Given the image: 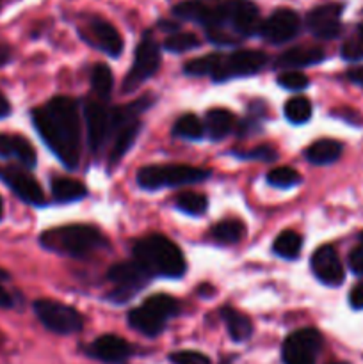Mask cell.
<instances>
[{
  "label": "cell",
  "instance_id": "cell-1",
  "mask_svg": "<svg viewBox=\"0 0 363 364\" xmlns=\"http://www.w3.org/2000/svg\"><path fill=\"white\" fill-rule=\"evenodd\" d=\"M174 16L194 21L217 46L238 45L260 31V11L251 0H184L173 7Z\"/></svg>",
  "mask_w": 363,
  "mask_h": 364
},
{
  "label": "cell",
  "instance_id": "cell-2",
  "mask_svg": "<svg viewBox=\"0 0 363 364\" xmlns=\"http://www.w3.org/2000/svg\"><path fill=\"white\" fill-rule=\"evenodd\" d=\"M32 123L60 164L68 169H77L80 162L78 103L70 96H56L46 105L32 110Z\"/></svg>",
  "mask_w": 363,
  "mask_h": 364
},
{
  "label": "cell",
  "instance_id": "cell-3",
  "mask_svg": "<svg viewBox=\"0 0 363 364\" xmlns=\"http://www.w3.org/2000/svg\"><path fill=\"white\" fill-rule=\"evenodd\" d=\"M134 259H137L153 277L178 279L187 270L184 252L164 235H149L134 244Z\"/></svg>",
  "mask_w": 363,
  "mask_h": 364
},
{
  "label": "cell",
  "instance_id": "cell-4",
  "mask_svg": "<svg viewBox=\"0 0 363 364\" xmlns=\"http://www.w3.org/2000/svg\"><path fill=\"white\" fill-rule=\"evenodd\" d=\"M39 244L46 251L56 255L84 258L93 251L105 247L103 235L89 224H66V226L50 228L39 235Z\"/></svg>",
  "mask_w": 363,
  "mask_h": 364
},
{
  "label": "cell",
  "instance_id": "cell-5",
  "mask_svg": "<svg viewBox=\"0 0 363 364\" xmlns=\"http://www.w3.org/2000/svg\"><path fill=\"white\" fill-rule=\"evenodd\" d=\"M152 105L149 98L135 100L128 105L110 109V134L109 141H112L109 151V162L116 164L127 155L128 149L135 142V137L141 132L139 116Z\"/></svg>",
  "mask_w": 363,
  "mask_h": 364
},
{
  "label": "cell",
  "instance_id": "cell-6",
  "mask_svg": "<svg viewBox=\"0 0 363 364\" xmlns=\"http://www.w3.org/2000/svg\"><path fill=\"white\" fill-rule=\"evenodd\" d=\"M178 313H180V304L177 299L166 294H157L128 313V323L137 333L155 338L166 329L167 322Z\"/></svg>",
  "mask_w": 363,
  "mask_h": 364
},
{
  "label": "cell",
  "instance_id": "cell-7",
  "mask_svg": "<svg viewBox=\"0 0 363 364\" xmlns=\"http://www.w3.org/2000/svg\"><path fill=\"white\" fill-rule=\"evenodd\" d=\"M210 178V171L184 164H167V166H146L137 173V185L144 191H159L166 187L201 183Z\"/></svg>",
  "mask_w": 363,
  "mask_h": 364
},
{
  "label": "cell",
  "instance_id": "cell-8",
  "mask_svg": "<svg viewBox=\"0 0 363 364\" xmlns=\"http://www.w3.org/2000/svg\"><path fill=\"white\" fill-rule=\"evenodd\" d=\"M34 313L46 329L60 336L77 334L84 329V318L80 313L59 301L39 299L34 302Z\"/></svg>",
  "mask_w": 363,
  "mask_h": 364
},
{
  "label": "cell",
  "instance_id": "cell-9",
  "mask_svg": "<svg viewBox=\"0 0 363 364\" xmlns=\"http://www.w3.org/2000/svg\"><path fill=\"white\" fill-rule=\"evenodd\" d=\"M107 277L114 284V290L110 291V301L116 304H125L132 297H135V294L141 291L153 276L137 259H132V262L116 263L109 270Z\"/></svg>",
  "mask_w": 363,
  "mask_h": 364
},
{
  "label": "cell",
  "instance_id": "cell-10",
  "mask_svg": "<svg viewBox=\"0 0 363 364\" xmlns=\"http://www.w3.org/2000/svg\"><path fill=\"white\" fill-rule=\"evenodd\" d=\"M160 66V48L155 39L149 34H144L141 43L135 48L134 63L130 71L123 80V92H134L139 85L144 84L148 78L159 71Z\"/></svg>",
  "mask_w": 363,
  "mask_h": 364
},
{
  "label": "cell",
  "instance_id": "cell-11",
  "mask_svg": "<svg viewBox=\"0 0 363 364\" xmlns=\"http://www.w3.org/2000/svg\"><path fill=\"white\" fill-rule=\"evenodd\" d=\"M322 348V336L317 329L305 327L292 333L281 347L283 364H315Z\"/></svg>",
  "mask_w": 363,
  "mask_h": 364
},
{
  "label": "cell",
  "instance_id": "cell-12",
  "mask_svg": "<svg viewBox=\"0 0 363 364\" xmlns=\"http://www.w3.org/2000/svg\"><path fill=\"white\" fill-rule=\"evenodd\" d=\"M267 64V55L260 50H238L228 57H221L219 66L214 71L216 82H228L237 77H251L262 71Z\"/></svg>",
  "mask_w": 363,
  "mask_h": 364
},
{
  "label": "cell",
  "instance_id": "cell-13",
  "mask_svg": "<svg viewBox=\"0 0 363 364\" xmlns=\"http://www.w3.org/2000/svg\"><path fill=\"white\" fill-rule=\"evenodd\" d=\"M78 32H80L84 41H88L91 46L105 52L107 55L120 57V53L123 52V39H121L120 32H117V28L112 23H109L103 18H89L78 28Z\"/></svg>",
  "mask_w": 363,
  "mask_h": 364
},
{
  "label": "cell",
  "instance_id": "cell-14",
  "mask_svg": "<svg viewBox=\"0 0 363 364\" xmlns=\"http://www.w3.org/2000/svg\"><path fill=\"white\" fill-rule=\"evenodd\" d=\"M299 31H301L299 14L288 7H281V9L274 11L265 21H262L258 34L273 45H281V43L294 39Z\"/></svg>",
  "mask_w": 363,
  "mask_h": 364
},
{
  "label": "cell",
  "instance_id": "cell-15",
  "mask_svg": "<svg viewBox=\"0 0 363 364\" xmlns=\"http://www.w3.org/2000/svg\"><path fill=\"white\" fill-rule=\"evenodd\" d=\"M342 13H344V4L330 2L317 6L306 16V27L315 38L330 41L340 36Z\"/></svg>",
  "mask_w": 363,
  "mask_h": 364
},
{
  "label": "cell",
  "instance_id": "cell-16",
  "mask_svg": "<svg viewBox=\"0 0 363 364\" xmlns=\"http://www.w3.org/2000/svg\"><path fill=\"white\" fill-rule=\"evenodd\" d=\"M85 354L105 364H125L134 354V348L116 334H103L89 345Z\"/></svg>",
  "mask_w": 363,
  "mask_h": 364
},
{
  "label": "cell",
  "instance_id": "cell-17",
  "mask_svg": "<svg viewBox=\"0 0 363 364\" xmlns=\"http://www.w3.org/2000/svg\"><path fill=\"white\" fill-rule=\"evenodd\" d=\"M313 276L327 287H338L344 283V265H342L338 252L331 245H322L312 256Z\"/></svg>",
  "mask_w": 363,
  "mask_h": 364
},
{
  "label": "cell",
  "instance_id": "cell-18",
  "mask_svg": "<svg viewBox=\"0 0 363 364\" xmlns=\"http://www.w3.org/2000/svg\"><path fill=\"white\" fill-rule=\"evenodd\" d=\"M2 180L6 181L7 187L27 205L43 206L45 205V196H43L41 187L36 181L32 174H28L25 169L20 167H9L2 173Z\"/></svg>",
  "mask_w": 363,
  "mask_h": 364
},
{
  "label": "cell",
  "instance_id": "cell-19",
  "mask_svg": "<svg viewBox=\"0 0 363 364\" xmlns=\"http://www.w3.org/2000/svg\"><path fill=\"white\" fill-rule=\"evenodd\" d=\"M85 124H88V141L93 153L100 151L109 141L110 134V110L102 103L88 102L84 107Z\"/></svg>",
  "mask_w": 363,
  "mask_h": 364
},
{
  "label": "cell",
  "instance_id": "cell-20",
  "mask_svg": "<svg viewBox=\"0 0 363 364\" xmlns=\"http://www.w3.org/2000/svg\"><path fill=\"white\" fill-rule=\"evenodd\" d=\"M0 156L4 159H16L25 169H32L38 162L36 159V149L31 142L21 135H7L0 134Z\"/></svg>",
  "mask_w": 363,
  "mask_h": 364
},
{
  "label": "cell",
  "instance_id": "cell-21",
  "mask_svg": "<svg viewBox=\"0 0 363 364\" xmlns=\"http://www.w3.org/2000/svg\"><path fill=\"white\" fill-rule=\"evenodd\" d=\"M326 59V52L319 46H294L281 53L276 59V68L285 70H295V68H306L319 64Z\"/></svg>",
  "mask_w": 363,
  "mask_h": 364
},
{
  "label": "cell",
  "instance_id": "cell-22",
  "mask_svg": "<svg viewBox=\"0 0 363 364\" xmlns=\"http://www.w3.org/2000/svg\"><path fill=\"white\" fill-rule=\"evenodd\" d=\"M344 146L335 139H319L306 148L305 156L313 166H330L342 156Z\"/></svg>",
  "mask_w": 363,
  "mask_h": 364
},
{
  "label": "cell",
  "instance_id": "cell-23",
  "mask_svg": "<svg viewBox=\"0 0 363 364\" xmlns=\"http://www.w3.org/2000/svg\"><path fill=\"white\" fill-rule=\"evenodd\" d=\"M235 127V117L226 109H212L205 116V134L212 141H223Z\"/></svg>",
  "mask_w": 363,
  "mask_h": 364
},
{
  "label": "cell",
  "instance_id": "cell-24",
  "mask_svg": "<svg viewBox=\"0 0 363 364\" xmlns=\"http://www.w3.org/2000/svg\"><path fill=\"white\" fill-rule=\"evenodd\" d=\"M221 316H223L224 323H226L228 334L233 341H246L253 334V322L244 315V313L237 311V309L224 306L221 308Z\"/></svg>",
  "mask_w": 363,
  "mask_h": 364
},
{
  "label": "cell",
  "instance_id": "cell-25",
  "mask_svg": "<svg viewBox=\"0 0 363 364\" xmlns=\"http://www.w3.org/2000/svg\"><path fill=\"white\" fill-rule=\"evenodd\" d=\"M88 188L77 180L71 178H53L52 180V196L57 203H73L85 198Z\"/></svg>",
  "mask_w": 363,
  "mask_h": 364
},
{
  "label": "cell",
  "instance_id": "cell-26",
  "mask_svg": "<svg viewBox=\"0 0 363 364\" xmlns=\"http://www.w3.org/2000/svg\"><path fill=\"white\" fill-rule=\"evenodd\" d=\"M301 247H302L301 235L295 233V231L292 230L281 231L273 244L274 255L280 256V258L283 259H298L299 255H301Z\"/></svg>",
  "mask_w": 363,
  "mask_h": 364
},
{
  "label": "cell",
  "instance_id": "cell-27",
  "mask_svg": "<svg viewBox=\"0 0 363 364\" xmlns=\"http://www.w3.org/2000/svg\"><path fill=\"white\" fill-rule=\"evenodd\" d=\"M212 237L219 244H237L246 237V226L238 219L219 220L212 228Z\"/></svg>",
  "mask_w": 363,
  "mask_h": 364
},
{
  "label": "cell",
  "instance_id": "cell-28",
  "mask_svg": "<svg viewBox=\"0 0 363 364\" xmlns=\"http://www.w3.org/2000/svg\"><path fill=\"white\" fill-rule=\"evenodd\" d=\"M173 135L187 141H199L205 135V123L194 114H185L173 124Z\"/></svg>",
  "mask_w": 363,
  "mask_h": 364
},
{
  "label": "cell",
  "instance_id": "cell-29",
  "mask_svg": "<svg viewBox=\"0 0 363 364\" xmlns=\"http://www.w3.org/2000/svg\"><path fill=\"white\" fill-rule=\"evenodd\" d=\"M114 75L107 64H96L91 71V89L98 98L105 100L112 92Z\"/></svg>",
  "mask_w": 363,
  "mask_h": 364
},
{
  "label": "cell",
  "instance_id": "cell-30",
  "mask_svg": "<svg viewBox=\"0 0 363 364\" xmlns=\"http://www.w3.org/2000/svg\"><path fill=\"white\" fill-rule=\"evenodd\" d=\"M285 117L292 124H305L312 117V103L305 96H294L285 103Z\"/></svg>",
  "mask_w": 363,
  "mask_h": 364
},
{
  "label": "cell",
  "instance_id": "cell-31",
  "mask_svg": "<svg viewBox=\"0 0 363 364\" xmlns=\"http://www.w3.org/2000/svg\"><path fill=\"white\" fill-rule=\"evenodd\" d=\"M219 53H210V55L198 57V59L189 60L184 66V71L185 75H191V77H205V75H210V77H212L214 71L219 66Z\"/></svg>",
  "mask_w": 363,
  "mask_h": 364
},
{
  "label": "cell",
  "instance_id": "cell-32",
  "mask_svg": "<svg viewBox=\"0 0 363 364\" xmlns=\"http://www.w3.org/2000/svg\"><path fill=\"white\" fill-rule=\"evenodd\" d=\"M201 45L199 38L192 32H180L177 31L174 34L167 36L166 41H164V48L167 52H173V53H182V52H189L192 48H198Z\"/></svg>",
  "mask_w": 363,
  "mask_h": 364
},
{
  "label": "cell",
  "instance_id": "cell-33",
  "mask_svg": "<svg viewBox=\"0 0 363 364\" xmlns=\"http://www.w3.org/2000/svg\"><path fill=\"white\" fill-rule=\"evenodd\" d=\"M206 206H209V201L205 196L194 194V192H184L177 198V208L189 215H203L206 212Z\"/></svg>",
  "mask_w": 363,
  "mask_h": 364
},
{
  "label": "cell",
  "instance_id": "cell-34",
  "mask_svg": "<svg viewBox=\"0 0 363 364\" xmlns=\"http://www.w3.org/2000/svg\"><path fill=\"white\" fill-rule=\"evenodd\" d=\"M301 181V174L294 171L292 167L283 166L267 173V183L276 188H290Z\"/></svg>",
  "mask_w": 363,
  "mask_h": 364
},
{
  "label": "cell",
  "instance_id": "cell-35",
  "mask_svg": "<svg viewBox=\"0 0 363 364\" xmlns=\"http://www.w3.org/2000/svg\"><path fill=\"white\" fill-rule=\"evenodd\" d=\"M278 84H280V87L287 89V91H302V89L308 87L310 80L301 71L288 70L278 77Z\"/></svg>",
  "mask_w": 363,
  "mask_h": 364
},
{
  "label": "cell",
  "instance_id": "cell-36",
  "mask_svg": "<svg viewBox=\"0 0 363 364\" xmlns=\"http://www.w3.org/2000/svg\"><path fill=\"white\" fill-rule=\"evenodd\" d=\"M171 364H212L209 355L196 350H178L169 355Z\"/></svg>",
  "mask_w": 363,
  "mask_h": 364
},
{
  "label": "cell",
  "instance_id": "cell-37",
  "mask_svg": "<svg viewBox=\"0 0 363 364\" xmlns=\"http://www.w3.org/2000/svg\"><path fill=\"white\" fill-rule=\"evenodd\" d=\"M237 156L246 160H262V162H273L276 160V149L270 148V146H258L255 149H249V151H238L235 153Z\"/></svg>",
  "mask_w": 363,
  "mask_h": 364
},
{
  "label": "cell",
  "instance_id": "cell-38",
  "mask_svg": "<svg viewBox=\"0 0 363 364\" xmlns=\"http://www.w3.org/2000/svg\"><path fill=\"white\" fill-rule=\"evenodd\" d=\"M349 269L356 274V276H363V244H359L358 247L352 249L349 252Z\"/></svg>",
  "mask_w": 363,
  "mask_h": 364
},
{
  "label": "cell",
  "instance_id": "cell-39",
  "mask_svg": "<svg viewBox=\"0 0 363 364\" xmlns=\"http://www.w3.org/2000/svg\"><path fill=\"white\" fill-rule=\"evenodd\" d=\"M349 304L352 309H363V279L349 294Z\"/></svg>",
  "mask_w": 363,
  "mask_h": 364
},
{
  "label": "cell",
  "instance_id": "cell-40",
  "mask_svg": "<svg viewBox=\"0 0 363 364\" xmlns=\"http://www.w3.org/2000/svg\"><path fill=\"white\" fill-rule=\"evenodd\" d=\"M13 306H14L13 295H11L9 291H7L6 288H4L2 284H0V308L9 309V308H13Z\"/></svg>",
  "mask_w": 363,
  "mask_h": 364
},
{
  "label": "cell",
  "instance_id": "cell-41",
  "mask_svg": "<svg viewBox=\"0 0 363 364\" xmlns=\"http://www.w3.org/2000/svg\"><path fill=\"white\" fill-rule=\"evenodd\" d=\"M347 77H349V80L354 82L356 85L363 87V68H356V70L349 71Z\"/></svg>",
  "mask_w": 363,
  "mask_h": 364
},
{
  "label": "cell",
  "instance_id": "cell-42",
  "mask_svg": "<svg viewBox=\"0 0 363 364\" xmlns=\"http://www.w3.org/2000/svg\"><path fill=\"white\" fill-rule=\"evenodd\" d=\"M11 114V103L7 102L6 96L0 92V119H4V117H7Z\"/></svg>",
  "mask_w": 363,
  "mask_h": 364
},
{
  "label": "cell",
  "instance_id": "cell-43",
  "mask_svg": "<svg viewBox=\"0 0 363 364\" xmlns=\"http://www.w3.org/2000/svg\"><path fill=\"white\" fill-rule=\"evenodd\" d=\"M11 60V50L6 45H0V68L6 66Z\"/></svg>",
  "mask_w": 363,
  "mask_h": 364
},
{
  "label": "cell",
  "instance_id": "cell-44",
  "mask_svg": "<svg viewBox=\"0 0 363 364\" xmlns=\"http://www.w3.org/2000/svg\"><path fill=\"white\" fill-rule=\"evenodd\" d=\"M356 38L363 43V23L358 27V32H356Z\"/></svg>",
  "mask_w": 363,
  "mask_h": 364
},
{
  "label": "cell",
  "instance_id": "cell-45",
  "mask_svg": "<svg viewBox=\"0 0 363 364\" xmlns=\"http://www.w3.org/2000/svg\"><path fill=\"white\" fill-rule=\"evenodd\" d=\"M2 217H4V201L2 198H0V220H2Z\"/></svg>",
  "mask_w": 363,
  "mask_h": 364
},
{
  "label": "cell",
  "instance_id": "cell-46",
  "mask_svg": "<svg viewBox=\"0 0 363 364\" xmlns=\"http://www.w3.org/2000/svg\"><path fill=\"white\" fill-rule=\"evenodd\" d=\"M359 244H363V231L359 233Z\"/></svg>",
  "mask_w": 363,
  "mask_h": 364
},
{
  "label": "cell",
  "instance_id": "cell-47",
  "mask_svg": "<svg viewBox=\"0 0 363 364\" xmlns=\"http://www.w3.org/2000/svg\"><path fill=\"white\" fill-rule=\"evenodd\" d=\"M331 364H349V363H331Z\"/></svg>",
  "mask_w": 363,
  "mask_h": 364
},
{
  "label": "cell",
  "instance_id": "cell-48",
  "mask_svg": "<svg viewBox=\"0 0 363 364\" xmlns=\"http://www.w3.org/2000/svg\"><path fill=\"white\" fill-rule=\"evenodd\" d=\"M0 7H2V0H0Z\"/></svg>",
  "mask_w": 363,
  "mask_h": 364
},
{
  "label": "cell",
  "instance_id": "cell-49",
  "mask_svg": "<svg viewBox=\"0 0 363 364\" xmlns=\"http://www.w3.org/2000/svg\"><path fill=\"white\" fill-rule=\"evenodd\" d=\"M0 176H2V173H0Z\"/></svg>",
  "mask_w": 363,
  "mask_h": 364
}]
</instances>
